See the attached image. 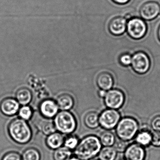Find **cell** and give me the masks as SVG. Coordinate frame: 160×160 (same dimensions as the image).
<instances>
[{
  "instance_id": "6da1fadb",
  "label": "cell",
  "mask_w": 160,
  "mask_h": 160,
  "mask_svg": "<svg viewBox=\"0 0 160 160\" xmlns=\"http://www.w3.org/2000/svg\"><path fill=\"white\" fill-rule=\"evenodd\" d=\"M102 144L100 139L93 135L88 136L83 138L75 150V154L80 160H89L100 152Z\"/></svg>"
},
{
  "instance_id": "7a4b0ae2",
  "label": "cell",
  "mask_w": 160,
  "mask_h": 160,
  "mask_svg": "<svg viewBox=\"0 0 160 160\" xmlns=\"http://www.w3.org/2000/svg\"><path fill=\"white\" fill-rule=\"evenodd\" d=\"M8 131L11 137L19 144L28 143L32 135L30 127L26 120L21 118H16L11 121Z\"/></svg>"
},
{
  "instance_id": "3957f363",
  "label": "cell",
  "mask_w": 160,
  "mask_h": 160,
  "mask_svg": "<svg viewBox=\"0 0 160 160\" xmlns=\"http://www.w3.org/2000/svg\"><path fill=\"white\" fill-rule=\"evenodd\" d=\"M138 130V122L132 118H124L120 120L116 126V133L119 139L129 141L132 139Z\"/></svg>"
},
{
  "instance_id": "277c9868",
  "label": "cell",
  "mask_w": 160,
  "mask_h": 160,
  "mask_svg": "<svg viewBox=\"0 0 160 160\" xmlns=\"http://www.w3.org/2000/svg\"><path fill=\"white\" fill-rule=\"evenodd\" d=\"M56 129L64 134L73 132L77 127V122L73 115L68 111L62 110L57 114L54 120Z\"/></svg>"
},
{
  "instance_id": "5b68a950",
  "label": "cell",
  "mask_w": 160,
  "mask_h": 160,
  "mask_svg": "<svg viewBox=\"0 0 160 160\" xmlns=\"http://www.w3.org/2000/svg\"><path fill=\"white\" fill-rule=\"evenodd\" d=\"M126 30L131 38L139 40L146 35L147 26L143 19L138 18H133L129 19L127 22Z\"/></svg>"
},
{
  "instance_id": "8992f818",
  "label": "cell",
  "mask_w": 160,
  "mask_h": 160,
  "mask_svg": "<svg viewBox=\"0 0 160 160\" xmlns=\"http://www.w3.org/2000/svg\"><path fill=\"white\" fill-rule=\"evenodd\" d=\"M132 68L136 72L140 74L146 73L150 67V60L145 52L138 51L132 57Z\"/></svg>"
},
{
  "instance_id": "52a82bcc",
  "label": "cell",
  "mask_w": 160,
  "mask_h": 160,
  "mask_svg": "<svg viewBox=\"0 0 160 160\" xmlns=\"http://www.w3.org/2000/svg\"><path fill=\"white\" fill-rule=\"evenodd\" d=\"M120 114L116 109H106L99 117V124L107 130L113 129L117 126L120 120Z\"/></svg>"
},
{
  "instance_id": "ba28073f",
  "label": "cell",
  "mask_w": 160,
  "mask_h": 160,
  "mask_svg": "<svg viewBox=\"0 0 160 160\" xmlns=\"http://www.w3.org/2000/svg\"><path fill=\"white\" fill-rule=\"evenodd\" d=\"M104 98L106 106L110 109L116 110L123 105L125 100L123 92L118 89H110L108 91Z\"/></svg>"
},
{
  "instance_id": "9c48e42d",
  "label": "cell",
  "mask_w": 160,
  "mask_h": 160,
  "mask_svg": "<svg viewBox=\"0 0 160 160\" xmlns=\"http://www.w3.org/2000/svg\"><path fill=\"white\" fill-rule=\"evenodd\" d=\"M33 122L37 129L44 134L49 135L56 132V128L53 122L40 114L36 113L34 115Z\"/></svg>"
},
{
  "instance_id": "30bf717a",
  "label": "cell",
  "mask_w": 160,
  "mask_h": 160,
  "mask_svg": "<svg viewBox=\"0 0 160 160\" xmlns=\"http://www.w3.org/2000/svg\"><path fill=\"white\" fill-rule=\"evenodd\" d=\"M160 12V6L157 2L149 1L144 3L140 8L139 13L142 18L151 20L155 18Z\"/></svg>"
},
{
  "instance_id": "8fae6325",
  "label": "cell",
  "mask_w": 160,
  "mask_h": 160,
  "mask_svg": "<svg viewBox=\"0 0 160 160\" xmlns=\"http://www.w3.org/2000/svg\"><path fill=\"white\" fill-rule=\"evenodd\" d=\"M146 152L142 146L134 143L128 146L124 151L125 160H144Z\"/></svg>"
},
{
  "instance_id": "7c38bea8",
  "label": "cell",
  "mask_w": 160,
  "mask_h": 160,
  "mask_svg": "<svg viewBox=\"0 0 160 160\" xmlns=\"http://www.w3.org/2000/svg\"><path fill=\"white\" fill-rule=\"evenodd\" d=\"M126 19L122 17L112 18L108 24V30L113 35L118 36L123 34L126 30Z\"/></svg>"
},
{
  "instance_id": "4fadbf2b",
  "label": "cell",
  "mask_w": 160,
  "mask_h": 160,
  "mask_svg": "<svg viewBox=\"0 0 160 160\" xmlns=\"http://www.w3.org/2000/svg\"><path fill=\"white\" fill-rule=\"evenodd\" d=\"M19 109V103L13 98L4 99L0 104V109L6 116H13L16 114Z\"/></svg>"
},
{
  "instance_id": "5bb4252c",
  "label": "cell",
  "mask_w": 160,
  "mask_h": 160,
  "mask_svg": "<svg viewBox=\"0 0 160 160\" xmlns=\"http://www.w3.org/2000/svg\"><path fill=\"white\" fill-rule=\"evenodd\" d=\"M58 109L57 102L51 100H45L41 103L40 106V112L42 116L48 118L56 116Z\"/></svg>"
},
{
  "instance_id": "9a60e30c",
  "label": "cell",
  "mask_w": 160,
  "mask_h": 160,
  "mask_svg": "<svg viewBox=\"0 0 160 160\" xmlns=\"http://www.w3.org/2000/svg\"><path fill=\"white\" fill-rule=\"evenodd\" d=\"M97 84L102 90L108 91L111 89L114 84L112 75L108 72H102L97 77Z\"/></svg>"
},
{
  "instance_id": "2e32d148",
  "label": "cell",
  "mask_w": 160,
  "mask_h": 160,
  "mask_svg": "<svg viewBox=\"0 0 160 160\" xmlns=\"http://www.w3.org/2000/svg\"><path fill=\"white\" fill-rule=\"evenodd\" d=\"M63 136L59 132H54L49 135L46 139V143L49 148L57 149L64 143Z\"/></svg>"
},
{
  "instance_id": "e0dca14e",
  "label": "cell",
  "mask_w": 160,
  "mask_h": 160,
  "mask_svg": "<svg viewBox=\"0 0 160 160\" xmlns=\"http://www.w3.org/2000/svg\"><path fill=\"white\" fill-rule=\"evenodd\" d=\"M57 103L59 108L67 111L73 106L74 100L70 94L64 93L61 94L58 97Z\"/></svg>"
},
{
  "instance_id": "ac0fdd59",
  "label": "cell",
  "mask_w": 160,
  "mask_h": 160,
  "mask_svg": "<svg viewBox=\"0 0 160 160\" xmlns=\"http://www.w3.org/2000/svg\"><path fill=\"white\" fill-rule=\"evenodd\" d=\"M135 141L137 144L142 147H147L151 143V131L144 128L137 134Z\"/></svg>"
},
{
  "instance_id": "d6986e66",
  "label": "cell",
  "mask_w": 160,
  "mask_h": 160,
  "mask_svg": "<svg viewBox=\"0 0 160 160\" xmlns=\"http://www.w3.org/2000/svg\"><path fill=\"white\" fill-rule=\"evenodd\" d=\"M17 101L22 105L28 104L32 99L31 92L26 88L19 89L16 93Z\"/></svg>"
},
{
  "instance_id": "ffe728a7",
  "label": "cell",
  "mask_w": 160,
  "mask_h": 160,
  "mask_svg": "<svg viewBox=\"0 0 160 160\" xmlns=\"http://www.w3.org/2000/svg\"><path fill=\"white\" fill-rule=\"evenodd\" d=\"M117 151L113 147H105L99 153L100 160H115Z\"/></svg>"
},
{
  "instance_id": "44dd1931",
  "label": "cell",
  "mask_w": 160,
  "mask_h": 160,
  "mask_svg": "<svg viewBox=\"0 0 160 160\" xmlns=\"http://www.w3.org/2000/svg\"><path fill=\"white\" fill-rule=\"evenodd\" d=\"M99 116L96 112L88 113L85 117V123L87 127L91 129H95L99 125Z\"/></svg>"
},
{
  "instance_id": "7402d4cb",
  "label": "cell",
  "mask_w": 160,
  "mask_h": 160,
  "mask_svg": "<svg viewBox=\"0 0 160 160\" xmlns=\"http://www.w3.org/2000/svg\"><path fill=\"white\" fill-rule=\"evenodd\" d=\"M100 140L101 144L104 147H111L116 141V137L112 132L105 131L100 135Z\"/></svg>"
},
{
  "instance_id": "603a6c76",
  "label": "cell",
  "mask_w": 160,
  "mask_h": 160,
  "mask_svg": "<svg viewBox=\"0 0 160 160\" xmlns=\"http://www.w3.org/2000/svg\"><path fill=\"white\" fill-rule=\"evenodd\" d=\"M72 152L66 147H60L57 149L54 153L55 160H68L70 158Z\"/></svg>"
},
{
  "instance_id": "cb8c5ba5",
  "label": "cell",
  "mask_w": 160,
  "mask_h": 160,
  "mask_svg": "<svg viewBox=\"0 0 160 160\" xmlns=\"http://www.w3.org/2000/svg\"><path fill=\"white\" fill-rule=\"evenodd\" d=\"M22 160H40L41 155L39 152L34 148L27 149L23 152Z\"/></svg>"
},
{
  "instance_id": "d4e9b609",
  "label": "cell",
  "mask_w": 160,
  "mask_h": 160,
  "mask_svg": "<svg viewBox=\"0 0 160 160\" xmlns=\"http://www.w3.org/2000/svg\"><path fill=\"white\" fill-rule=\"evenodd\" d=\"M18 114L22 119L28 120L32 117V110L30 107L27 105L23 106L19 109Z\"/></svg>"
},
{
  "instance_id": "484cf974",
  "label": "cell",
  "mask_w": 160,
  "mask_h": 160,
  "mask_svg": "<svg viewBox=\"0 0 160 160\" xmlns=\"http://www.w3.org/2000/svg\"><path fill=\"white\" fill-rule=\"evenodd\" d=\"M78 144V139L75 136H69L64 141L65 147L69 149L76 148Z\"/></svg>"
},
{
  "instance_id": "4316f807",
  "label": "cell",
  "mask_w": 160,
  "mask_h": 160,
  "mask_svg": "<svg viewBox=\"0 0 160 160\" xmlns=\"http://www.w3.org/2000/svg\"><path fill=\"white\" fill-rule=\"evenodd\" d=\"M128 146L127 141L118 139L116 140L114 144V148L117 152H123L125 151Z\"/></svg>"
},
{
  "instance_id": "83f0119b",
  "label": "cell",
  "mask_w": 160,
  "mask_h": 160,
  "mask_svg": "<svg viewBox=\"0 0 160 160\" xmlns=\"http://www.w3.org/2000/svg\"><path fill=\"white\" fill-rule=\"evenodd\" d=\"M132 60V57L128 54H122L119 58L120 62L123 66H127L131 65Z\"/></svg>"
},
{
  "instance_id": "f1b7e54d",
  "label": "cell",
  "mask_w": 160,
  "mask_h": 160,
  "mask_svg": "<svg viewBox=\"0 0 160 160\" xmlns=\"http://www.w3.org/2000/svg\"><path fill=\"white\" fill-rule=\"evenodd\" d=\"M151 144L154 147H160V132L151 131Z\"/></svg>"
},
{
  "instance_id": "f546056e",
  "label": "cell",
  "mask_w": 160,
  "mask_h": 160,
  "mask_svg": "<svg viewBox=\"0 0 160 160\" xmlns=\"http://www.w3.org/2000/svg\"><path fill=\"white\" fill-rule=\"evenodd\" d=\"M2 160H22L21 156L15 152H11L5 154Z\"/></svg>"
},
{
  "instance_id": "4dcf8cb0",
  "label": "cell",
  "mask_w": 160,
  "mask_h": 160,
  "mask_svg": "<svg viewBox=\"0 0 160 160\" xmlns=\"http://www.w3.org/2000/svg\"><path fill=\"white\" fill-rule=\"evenodd\" d=\"M151 127L153 131L160 132V116H157L152 119Z\"/></svg>"
},
{
  "instance_id": "1f68e13d",
  "label": "cell",
  "mask_w": 160,
  "mask_h": 160,
  "mask_svg": "<svg viewBox=\"0 0 160 160\" xmlns=\"http://www.w3.org/2000/svg\"><path fill=\"white\" fill-rule=\"evenodd\" d=\"M112 1L117 4H125L128 3L130 0H112Z\"/></svg>"
},
{
  "instance_id": "d6a6232c",
  "label": "cell",
  "mask_w": 160,
  "mask_h": 160,
  "mask_svg": "<svg viewBox=\"0 0 160 160\" xmlns=\"http://www.w3.org/2000/svg\"><path fill=\"white\" fill-rule=\"evenodd\" d=\"M107 91H106L103 90L101 89V90L99 91V95L100 97L102 98H104L106 94Z\"/></svg>"
},
{
  "instance_id": "836d02e7",
  "label": "cell",
  "mask_w": 160,
  "mask_h": 160,
  "mask_svg": "<svg viewBox=\"0 0 160 160\" xmlns=\"http://www.w3.org/2000/svg\"><path fill=\"white\" fill-rule=\"evenodd\" d=\"M158 38H159V41H160V26H159V28H158Z\"/></svg>"
},
{
  "instance_id": "e575fe53",
  "label": "cell",
  "mask_w": 160,
  "mask_h": 160,
  "mask_svg": "<svg viewBox=\"0 0 160 160\" xmlns=\"http://www.w3.org/2000/svg\"><path fill=\"white\" fill-rule=\"evenodd\" d=\"M68 160H80V159L76 157H73V158H70Z\"/></svg>"
},
{
  "instance_id": "d590c367",
  "label": "cell",
  "mask_w": 160,
  "mask_h": 160,
  "mask_svg": "<svg viewBox=\"0 0 160 160\" xmlns=\"http://www.w3.org/2000/svg\"></svg>"
}]
</instances>
